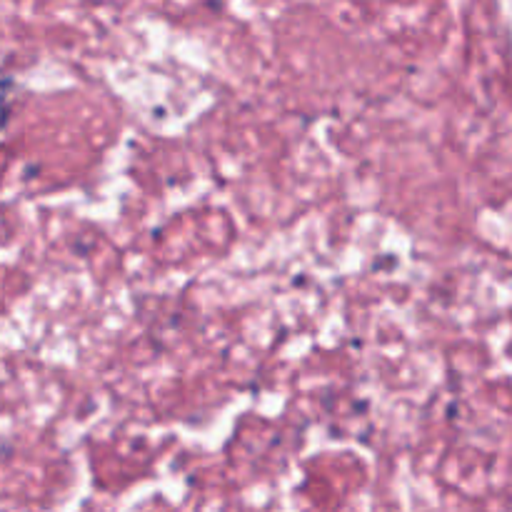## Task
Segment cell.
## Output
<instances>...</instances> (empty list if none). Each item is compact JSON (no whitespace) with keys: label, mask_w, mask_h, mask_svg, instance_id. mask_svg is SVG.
Wrapping results in <instances>:
<instances>
[{"label":"cell","mask_w":512,"mask_h":512,"mask_svg":"<svg viewBox=\"0 0 512 512\" xmlns=\"http://www.w3.org/2000/svg\"><path fill=\"white\" fill-rule=\"evenodd\" d=\"M13 95H15V80L0 78V130L10 123V115H13Z\"/></svg>","instance_id":"1"}]
</instances>
